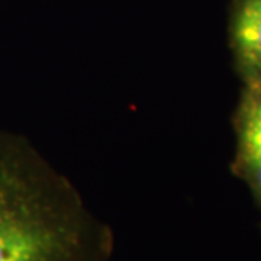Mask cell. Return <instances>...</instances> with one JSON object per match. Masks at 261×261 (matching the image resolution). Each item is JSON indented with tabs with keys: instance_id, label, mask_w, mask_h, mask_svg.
I'll use <instances>...</instances> for the list:
<instances>
[{
	"instance_id": "obj_3",
	"label": "cell",
	"mask_w": 261,
	"mask_h": 261,
	"mask_svg": "<svg viewBox=\"0 0 261 261\" xmlns=\"http://www.w3.org/2000/svg\"><path fill=\"white\" fill-rule=\"evenodd\" d=\"M231 47L245 84H261V0H232Z\"/></svg>"
},
{
	"instance_id": "obj_2",
	"label": "cell",
	"mask_w": 261,
	"mask_h": 261,
	"mask_svg": "<svg viewBox=\"0 0 261 261\" xmlns=\"http://www.w3.org/2000/svg\"><path fill=\"white\" fill-rule=\"evenodd\" d=\"M233 170L261 205V84H245L235 116Z\"/></svg>"
},
{
	"instance_id": "obj_1",
	"label": "cell",
	"mask_w": 261,
	"mask_h": 261,
	"mask_svg": "<svg viewBox=\"0 0 261 261\" xmlns=\"http://www.w3.org/2000/svg\"><path fill=\"white\" fill-rule=\"evenodd\" d=\"M112 241L64 174L0 129V261H109Z\"/></svg>"
}]
</instances>
